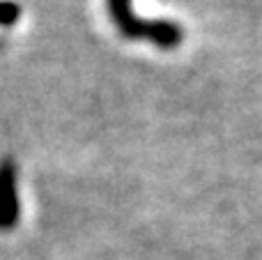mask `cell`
<instances>
[{
    "mask_svg": "<svg viewBox=\"0 0 262 260\" xmlns=\"http://www.w3.org/2000/svg\"><path fill=\"white\" fill-rule=\"evenodd\" d=\"M18 221L16 168L12 159L0 161V230H12Z\"/></svg>",
    "mask_w": 262,
    "mask_h": 260,
    "instance_id": "cell-2",
    "label": "cell"
},
{
    "mask_svg": "<svg viewBox=\"0 0 262 260\" xmlns=\"http://www.w3.org/2000/svg\"><path fill=\"white\" fill-rule=\"evenodd\" d=\"M108 12L113 23L122 30L124 37L149 39L161 49H170L182 41V28L170 21H143L131 14L129 0H108Z\"/></svg>",
    "mask_w": 262,
    "mask_h": 260,
    "instance_id": "cell-1",
    "label": "cell"
},
{
    "mask_svg": "<svg viewBox=\"0 0 262 260\" xmlns=\"http://www.w3.org/2000/svg\"><path fill=\"white\" fill-rule=\"evenodd\" d=\"M21 7L14 0H0V26H12L16 23Z\"/></svg>",
    "mask_w": 262,
    "mask_h": 260,
    "instance_id": "cell-3",
    "label": "cell"
}]
</instances>
